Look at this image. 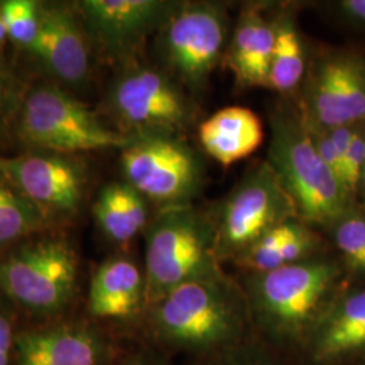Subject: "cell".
<instances>
[{
	"mask_svg": "<svg viewBox=\"0 0 365 365\" xmlns=\"http://www.w3.org/2000/svg\"><path fill=\"white\" fill-rule=\"evenodd\" d=\"M144 319L157 344L202 360L248 344L255 331L245 292L226 272L175 288Z\"/></svg>",
	"mask_w": 365,
	"mask_h": 365,
	"instance_id": "1",
	"label": "cell"
},
{
	"mask_svg": "<svg viewBox=\"0 0 365 365\" xmlns=\"http://www.w3.org/2000/svg\"><path fill=\"white\" fill-rule=\"evenodd\" d=\"M341 261L321 253L277 269L245 274V292L255 331L272 346L295 349L342 292Z\"/></svg>",
	"mask_w": 365,
	"mask_h": 365,
	"instance_id": "2",
	"label": "cell"
},
{
	"mask_svg": "<svg viewBox=\"0 0 365 365\" xmlns=\"http://www.w3.org/2000/svg\"><path fill=\"white\" fill-rule=\"evenodd\" d=\"M268 117L271 143L265 161L300 220L315 229H329L356 203L318 155L294 101L280 99Z\"/></svg>",
	"mask_w": 365,
	"mask_h": 365,
	"instance_id": "3",
	"label": "cell"
},
{
	"mask_svg": "<svg viewBox=\"0 0 365 365\" xmlns=\"http://www.w3.org/2000/svg\"><path fill=\"white\" fill-rule=\"evenodd\" d=\"M144 272L148 307L182 284L225 274L209 210L161 209L145 230Z\"/></svg>",
	"mask_w": 365,
	"mask_h": 365,
	"instance_id": "4",
	"label": "cell"
},
{
	"mask_svg": "<svg viewBox=\"0 0 365 365\" xmlns=\"http://www.w3.org/2000/svg\"><path fill=\"white\" fill-rule=\"evenodd\" d=\"M125 182L163 209L194 203L206 184L203 155L179 134L131 135L120 150Z\"/></svg>",
	"mask_w": 365,
	"mask_h": 365,
	"instance_id": "5",
	"label": "cell"
},
{
	"mask_svg": "<svg viewBox=\"0 0 365 365\" xmlns=\"http://www.w3.org/2000/svg\"><path fill=\"white\" fill-rule=\"evenodd\" d=\"M233 25L220 1H184L160 31V53L170 78L192 98L205 93L223 64Z\"/></svg>",
	"mask_w": 365,
	"mask_h": 365,
	"instance_id": "6",
	"label": "cell"
},
{
	"mask_svg": "<svg viewBox=\"0 0 365 365\" xmlns=\"http://www.w3.org/2000/svg\"><path fill=\"white\" fill-rule=\"evenodd\" d=\"M209 212L222 265L233 262L271 229L299 218L294 202L265 160L250 167Z\"/></svg>",
	"mask_w": 365,
	"mask_h": 365,
	"instance_id": "7",
	"label": "cell"
},
{
	"mask_svg": "<svg viewBox=\"0 0 365 365\" xmlns=\"http://www.w3.org/2000/svg\"><path fill=\"white\" fill-rule=\"evenodd\" d=\"M78 255L64 238L46 237L0 260V292L39 317L63 313L78 283Z\"/></svg>",
	"mask_w": 365,
	"mask_h": 365,
	"instance_id": "8",
	"label": "cell"
},
{
	"mask_svg": "<svg viewBox=\"0 0 365 365\" xmlns=\"http://www.w3.org/2000/svg\"><path fill=\"white\" fill-rule=\"evenodd\" d=\"M304 123L336 129L365 122V56L354 51H312L294 99Z\"/></svg>",
	"mask_w": 365,
	"mask_h": 365,
	"instance_id": "9",
	"label": "cell"
},
{
	"mask_svg": "<svg viewBox=\"0 0 365 365\" xmlns=\"http://www.w3.org/2000/svg\"><path fill=\"white\" fill-rule=\"evenodd\" d=\"M108 103L130 135L170 133L182 135L195 126L200 108L195 98L164 71L130 66L113 84Z\"/></svg>",
	"mask_w": 365,
	"mask_h": 365,
	"instance_id": "10",
	"label": "cell"
},
{
	"mask_svg": "<svg viewBox=\"0 0 365 365\" xmlns=\"http://www.w3.org/2000/svg\"><path fill=\"white\" fill-rule=\"evenodd\" d=\"M21 135L57 153L123 149L130 134L107 128L92 111L56 87H39L25 99Z\"/></svg>",
	"mask_w": 365,
	"mask_h": 365,
	"instance_id": "11",
	"label": "cell"
},
{
	"mask_svg": "<svg viewBox=\"0 0 365 365\" xmlns=\"http://www.w3.org/2000/svg\"><path fill=\"white\" fill-rule=\"evenodd\" d=\"M184 1L84 0L80 9L101 49L113 58H128L155 31H161Z\"/></svg>",
	"mask_w": 365,
	"mask_h": 365,
	"instance_id": "12",
	"label": "cell"
},
{
	"mask_svg": "<svg viewBox=\"0 0 365 365\" xmlns=\"http://www.w3.org/2000/svg\"><path fill=\"white\" fill-rule=\"evenodd\" d=\"M117 348L96 325L64 322L18 331L14 365H115Z\"/></svg>",
	"mask_w": 365,
	"mask_h": 365,
	"instance_id": "13",
	"label": "cell"
},
{
	"mask_svg": "<svg viewBox=\"0 0 365 365\" xmlns=\"http://www.w3.org/2000/svg\"><path fill=\"white\" fill-rule=\"evenodd\" d=\"M0 176L42 211L73 212L84 194V172L64 157H0Z\"/></svg>",
	"mask_w": 365,
	"mask_h": 365,
	"instance_id": "14",
	"label": "cell"
},
{
	"mask_svg": "<svg viewBox=\"0 0 365 365\" xmlns=\"http://www.w3.org/2000/svg\"><path fill=\"white\" fill-rule=\"evenodd\" d=\"M298 353L307 365H339L365 354V287L341 292Z\"/></svg>",
	"mask_w": 365,
	"mask_h": 365,
	"instance_id": "15",
	"label": "cell"
},
{
	"mask_svg": "<svg viewBox=\"0 0 365 365\" xmlns=\"http://www.w3.org/2000/svg\"><path fill=\"white\" fill-rule=\"evenodd\" d=\"M274 39V4L245 3L233 25L223 61L238 88H268Z\"/></svg>",
	"mask_w": 365,
	"mask_h": 365,
	"instance_id": "16",
	"label": "cell"
},
{
	"mask_svg": "<svg viewBox=\"0 0 365 365\" xmlns=\"http://www.w3.org/2000/svg\"><path fill=\"white\" fill-rule=\"evenodd\" d=\"M148 309L144 269L128 256L103 261L92 276L88 313L96 319L131 322Z\"/></svg>",
	"mask_w": 365,
	"mask_h": 365,
	"instance_id": "17",
	"label": "cell"
},
{
	"mask_svg": "<svg viewBox=\"0 0 365 365\" xmlns=\"http://www.w3.org/2000/svg\"><path fill=\"white\" fill-rule=\"evenodd\" d=\"M57 78L78 84L90 71L86 34L64 7L39 9L37 37L29 48Z\"/></svg>",
	"mask_w": 365,
	"mask_h": 365,
	"instance_id": "18",
	"label": "cell"
},
{
	"mask_svg": "<svg viewBox=\"0 0 365 365\" xmlns=\"http://www.w3.org/2000/svg\"><path fill=\"white\" fill-rule=\"evenodd\" d=\"M197 138L207 156L230 167L260 148L264 128L260 117L250 108L230 106L200 122Z\"/></svg>",
	"mask_w": 365,
	"mask_h": 365,
	"instance_id": "19",
	"label": "cell"
},
{
	"mask_svg": "<svg viewBox=\"0 0 365 365\" xmlns=\"http://www.w3.org/2000/svg\"><path fill=\"white\" fill-rule=\"evenodd\" d=\"M274 39L268 88L282 99L294 101L312 57L302 33L295 4L274 6Z\"/></svg>",
	"mask_w": 365,
	"mask_h": 365,
	"instance_id": "20",
	"label": "cell"
},
{
	"mask_svg": "<svg viewBox=\"0 0 365 365\" xmlns=\"http://www.w3.org/2000/svg\"><path fill=\"white\" fill-rule=\"evenodd\" d=\"M92 211L102 233L118 245L130 244L149 225L146 199L126 182L107 184Z\"/></svg>",
	"mask_w": 365,
	"mask_h": 365,
	"instance_id": "21",
	"label": "cell"
},
{
	"mask_svg": "<svg viewBox=\"0 0 365 365\" xmlns=\"http://www.w3.org/2000/svg\"><path fill=\"white\" fill-rule=\"evenodd\" d=\"M48 215L0 176V247L43 229Z\"/></svg>",
	"mask_w": 365,
	"mask_h": 365,
	"instance_id": "22",
	"label": "cell"
},
{
	"mask_svg": "<svg viewBox=\"0 0 365 365\" xmlns=\"http://www.w3.org/2000/svg\"><path fill=\"white\" fill-rule=\"evenodd\" d=\"M329 230L344 269L365 277V212L354 205Z\"/></svg>",
	"mask_w": 365,
	"mask_h": 365,
	"instance_id": "23",
	"label": "cell"
},
{
	"mask_svg": "<svg viewBox=\"0 0 365 365\" xmlns=\"http://www.w3.org/2000/svg\"><path fill=\"white\" fill-rule=\"evenodd\" d=\"M0 16L7 37L29 49L38 33V4L33 0H6L0 3Z\"/></svg>",
	"mask_w": 365,
	"mask_h": 365,
	"instance_id": "24",
	"label": "cell"
},
{
	"mask_svg": "<svg viewBox=\"0 0 365 365\" xmlns=\"http://www.w3.org/2000/svg\"><path fill=\"white\" fill-rule=\"evenodd\" d=\"M365 167V122L354 126L352 143L344 160V187L353 203L360 192Z\"/></svg>",
	"mask_w": 365,
	"mask_h": 365,
	"instance_id": "25",
	"label": "cell"
},
{
	"mask_svg": "<svg viewBox=\"0 0 365 365\" xmlns=\"http://www.w3.org/2000/svg\"><path fill=\"white\" fill-rule=\"evenodd\" d=\"M202 365H284L274 356L245 344L232 351L212 356L203 360Z\"/></svg>",
	"mask_w": 365,
	"mask_h": 365,
	"instance_id": "26",
	"label": "cell"
},
{
	"mask_svg": "<svg viewBox=\"0 0 365 365\" xmlns=\"http://www.w3.org/2000/svg\"><path fill=\"white\" fill-rule=\"evenodd\" d=\"M15 330L10 315L0 309V365H10L14 359Z\"/></svg>",
	"mask_w": 365,
	"mask_h": 365,
	"instance_id": "27",
	"label": "cell"
},
{
	"mask_svg": "<svg viewBox=\"0 0 365 365\" xmlns=\"http://www.w3.org/2000/svg\"><path fill=\"white\" fill-rule=\"evenodd\" d=\"M334 7L346 22L365 27V0H341Z\"/></svg>",
	"mask_w": 365,
	"mask_h": 365,
	"instance_id": "28",
	"label": "cell"
},
{
	"mask_svg": "<svg viewBox=\"0 0 365 365\" xmlns=\"http://www.w3.org/2000/svg\"><path fill=\"white\" fill-rule=\"evenodd\" d=\"M115 365H172L155 352L141 351L119 359Z\"/></svg>",
	"mask_w": 365,
	"mask_h": 365,
	"instance_id": "29",
	"label": "cell"
},
{
	"mask_svg": "<svg viewBox=\"0 0 365 365\" xmlns=\"http://www.w3.org/2000/svg\"><path fill=\"white\" fill-rule=\"evenodd\" d=\"M6 102H7V91H6L4 81L0 78V118H1L3 113H4Z\"/></svg>",
	"mask_w": 365,
	"mask_h": 365,
	"instance_id": "30",
	"label": "cell"
},
{
	"mask_svg": "<svg viewBox=\"0 0 365 365\" xmlns=\"http://www.w3.org/2000/svg\"><path fill=\"white\" fill-rule=\"evenodd\" d=\"M7 38V33H6V27L3 25V21H1V16H0V51L4 45V41Z\"/></svg>",
	"mask_w": 365,
	"mask_h": 365,
	"instance_id": "31",
	"label": "cell"
},
{
	"mask_svg": "<svg viewBox=\"0 0 365 365\" xmlns=\"http://www.w3.org/2000/svg\"><path fill=\"white\" fill-rule=\"evenodd\" d=\"M360 192H363L365 197V167L364 172H363V179H361V185H360Z\"/></svg>",
	"mask_w": 365,
	"mask_h": 365,
	"instance_id": "32",
	"label": "cell"
}]
</instances>
